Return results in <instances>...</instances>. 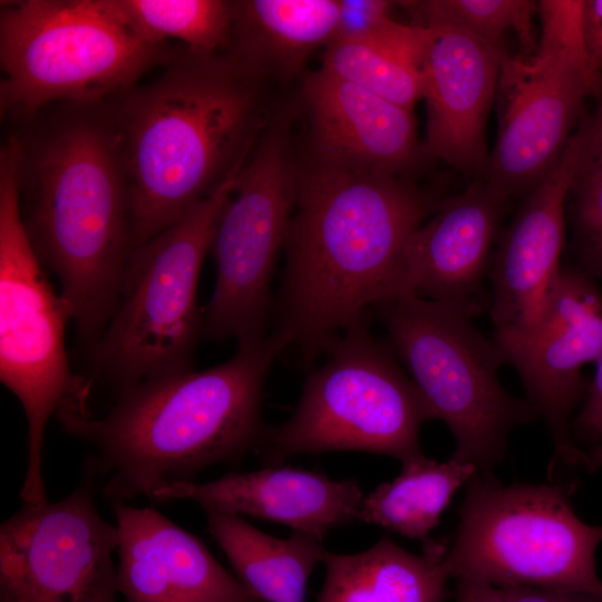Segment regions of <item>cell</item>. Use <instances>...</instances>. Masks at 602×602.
Returning <instances> with one entry per match:
<instances>
[{
    "instance_id": "obj_1",
    "label": "cell",
    "mask_w": 602,
    "mask_h": 602,
    "mask_svg": "<svg viewBox=\"0 0 602 602\" xmlns=\"http://www.w3.org/2000/svg\"><path fill=\"white\" fill-rule=\"evenodd\" d=\"M440 201L395 173L317 158L299 169L271 331L303 365L405 287L404 247Z\"/></svg>"
},
{
    "instance_id": "obj_2",
    "label": "cell",
    "mask_w": 602,
    "mask_h": 602,
    "mask_svg": "<svg viewBox=\"0 0 602 602\" xmlns=\"http://www.w3.org/2000/svg\"><path fill=\"white\" fill-rule=\"evenodd\" d=\"M263 81L227 51L183 49L157 78L104 104L127 177L135 247L243 167L263 128Z\"/></svg>"
},
{
    "instance_id": "obj_3",
    "label": "cell",
    "mask_w": 602,
    "mask_h": 602,
    "mask_svg": "<svg viewBox=\"0 0 602 602\" xmlns=\"http://www.w3.org/2000/svg\"><path fill=\"white\" fill-rule=\"evenodd\" d=\"M69 105L32 139L19 137V205L31 246L58 279L78 339L90 350L115 311L134 224L105 106Z\"/></svg>"
},
{
    "instance_id": "obj_4",
    "label": "cell",
    "mask_w": 602,
    "mask_h": 602,
    "mask_svg": "<svg viewBox=\"0 0 602 602\" xmlns=\"http://www.w3.org/2000/svg\"><path fill=\"white\" fill-rule=\"evenodd\" d=\"M282 352L272 332L239 341L221 365L142 381L120 392L104 417L62 427L94 445L93 465L108 476L104 494L111 503L152 499L162 487L255 450L266 427L263 387Z\"/></svg>"
},
{
    "instance_id": "obj_5",
    "label": "cell",
    "mask_w": 602,
    "mask_h": 602,
    "mask_svg": "<svg viewBox=\"0 0 602 602\" xmlns=\"http://www.w3.org/2000/svg\"><path fill=\"white\" fill-rule=\"evenodd\" d=\"M21 145L17 135L0 149V380L20 401L28 424L25 505L42 506L45 429L90 417L91 381L75 373L65 348L71 310L48 279L26 233L19 205Z\"/></svg>"
},
{
    "instance_id": "obj_6",
    "label": "cell",
    "mask_w": 602,
    "mask_h": 602,
    "mask_svg": "<svg viewBox=\"0 0 602 602\" xmlns=\"http://www.w3.org/2000/svg\"><path fill=\"white\" fill-rule=\"evenodd\" d=\"M386 342L402 363L434 419L452 431L450 458L489 476L506 453L509 433L537 418L533 406L502 386L506 363L495 343L474 324L479 310L424 299L405 291L373 309Z\"/></svg>"
},
{
    "instance_id": "obj_7",
    "label": "cell",
    "mask_w": 602,
    "mask_h": 602,
    "mask_svg": "<svg viewBox=\"0 0 602 602\" xmlns=\"http://www.w3.org/2000/svg\"><path fill=\"white\" fill-rule=\"evenodd\" d=\"M241 169L130 253L115 311L90 349L95 377L118 395L142 381L193 369L203 333L200 272Z\"/></svg>"
},
{
    "instance_id": "obj_8",
    "label": "cell",
    "mask_w": 602,
    "mask_h": 602,
    "mask_svg": "<svg viewBox=\"0 0 602 602\" xmlns=\"http://www.w3.org/2000/svg\"><path fill=\"white\" fill-rule=\"evenodd\" d=\"M181 51L143 42L96 0L1 1V116L104 103Z\"/></svg>"
},
{
    "instance_id": "obj_9",
    "label": "cell",
    "mask_w": 602,
    "mask_h": 602,
    "mask_svg": "<svg viewBox=\"0 0 602 602\" xmlns=\"http://www.w3.org/2000/svg\"><path fill=\"white\" fill-rule=\"evenodd\" d=\"M310 371L292 416L265 427L254 450L266 466L297 455L366 452L401 465L424 456L423 424L434 415L369 317L344 330Z\"/></svg>"
},
{
    "instance_id": "obj_10",
    "label": "cell",
    "mask_w": 602,
    "mask_h": 602,
    "mask_svg": "<svg viewBox=\"0 0 602 602\" xmlns=\"http://www.w3.org/2000/svg\"><path fill=\"white\" fill-rule=\"evenodd\" d=\"M562 484L502 486L478 472L466 484L445 564L454 580L534 586L602 600L595 551L602 526L574 513Z\"/></svg>"
},
{
    "instance_id": "obj_11",
    "label": "cell",
    "mask_w": 602,
    "mask_h": 602,
    "mask_svg": "<svg viewBox=\"0 0 602 602\" xmlns=\"http://www.w3.org/2000/svg\"><path fill=\"white\" fill-rule=\"evenodd\" d=\"M282 120L262 135L219 217L210 247L215 287L203 309L202 337L208 340L239 342L269 333L271 283L294 211L300 169Z\"/></svg>"
},
{
    "instance_id": "obj_12",
    "label": "cell",
    "mask_w": 602,
    "mask_h": 602,
    "mask_svg": "<svg viewBox=\"0 0 602 602\" xmlns=\"http://www.w3.org/2000/svg\"><path fill=\"white\" fill-rule=\"evenodd\" d=\"M64 499L25 505L0 527V602H116L117 525L95 504L89 466Z\"/></svg>"
},
{
    "instance_id": "obj_13",
    "label": "cell",
    "mask_w": 602,
    "mask_h": 602,
    "mask_svg": "<svg viewBox=\"0 0 602 602\" xmlns=\"http://www.w3.org/2000/svg\"><path fill=\"white\" fill-rule=\"evenodd\" d=\"M501 110L486 183L507 196L531 192L556 165L585 99L602 93V75L577 58L528 61L501 56Z\"/></svg>"
},
{
    "instance_id": "obj_14",
    "label": "cell",
    "mask_w": 602,
    "mask_h": 602,
    "mask_svg": "<svg viewBox=\"0 0 602 602\" xmlns=\"http://www.w3.org/2000/svg\"><path fill=\"white\" fill-rule=\"evenodd\" d=\"M494 341L546 423L554 460L583 463L584 453L570 435V416L584 392L582 367L602 352V293L592 276L562 266L538 320Z\"/></svg>"
},
{
    "instance_id": "obj_15",
    "label": "cell",
    "mask_w": 602,
    "mask_h": 602,
    "mask_svg": "<svg viewBox=\"0 0 602 602\" xmlns=\"http://www.w3.org/2000/svg\"><path fill=\"white\" fill-rule=\"evenodd\" d=\"M583 156L579 126L556 165L527 194L502 235L488 272L495 337L525 331L544 311L562 269L565 204Z\"/></svg>"
},
{
    "instance_id": "obj_16",
    "label": "cell",
    "mask_w": 602,
    "mask_h": 602,
    "mask_svg": "<svg viewBox=\"0 0 602 602\" xmlns=\"http://www.w3.org/2000/svg\"><path fill=\"white\" fill-rule=\"evenodd\" d=\"M424 28L420 71L427 106L425 154L460 171L479 168L487 162L485 122L505 49L455 27Z\"/></svg>"
},
{
    "instance_id": "obj_17",
    "label": "cell",
    "mask_w": 602,
    "mask_h": 602,
    "mask_svg": "<svg viewBox=\"0 0 602 602\" xmlns=\"http://www.w3.org/2000/svg\"><path fill=\"white\" fill-rule=\"evenodd\" d=\"M508 197L478 182L440 201L434 215L412 232L404 247L406 290L480 312L489 307L483 283Z\"/></svg>"
},
{
    "instance_id": "obj_18",
    "label": "cell",
    "mask_w": 602,
    "mask_h": 602,
    "mask_svg": "<svg viewBox=\"0 0 602 602\" xmlns=\"http://www.w3.org/2000/svg\"><path fill=\"white\" fill-rule=\"evenodd\" d=\"M119 593L126 602H262L204 543L157 511L113 502Z\"/></svg>"
},
{
    "instance_id": "obj_19",
    "label": "cell",
    "mask_w": 602,
    "mask_h": 602,
    "mask_svg": "<svg viewBox=\"0 0 602 602\" xmlns=\"http://www.w3.org/2000/svg\"><path fill=\"white\" fill-rule=\"evenodd\" d=\"M363 496L355 480L280 465L206 483L175 482L156 491L152 499H190L204 511L266 520L323 540L331 530L357 520Z\"/></svg>"
},
{
    "instance_id": "obj_20",
    "label": "cell",
    "mask_w": 602,
    "mask_h": 602,
    "mask_svg": "<svg viewBox=\"0 0 602 602\" xmlns=\"http://www.w3.org/2000/svg\"><path fill=\"white\" fill-rule=\"evenodd\" d=\"M303 100L321 161L397 173L419 155L412 110L320 68Z\"/></svg>"
},
{
    "instance_id": "obj_21",
    "label": "cell",
    "mask_w": 602,
    "mask_h": 602,
    "mask_svg": "<svg viewBox=\"0 0 602 602\" xmlns=\"http://www.w3.org/2000/svg\"><path fill=\"white\" fill-rule=\"evenodd\" d=\"M227 52L262 79L298 74L336 37L339 0L231 1Z\"/></svg>"
},
{
    "instance_id": "obj_22",
    "label": "cell",
    "mask_w": 602,
    "mask_h": 602,
    "mask_svg": "<svg viewBox=\"0 0 602 602\" xmlns=\"http://www.w3.org/2000/svg\"><path fill=\"white\" fill-rule=\"evenodd\" d=\"M446 546L429 541L414 554L388 536L353 554L327 552L317 602H445L452 579Z\"/></svg>"
},
{
    "instance_id": "obj_23",
    "label": "cell",
    "mask_w": 602,
    "mask_h": 602,
    "mask_svg": "<svg viewBox=\"0 0 602 602\" xmlns=\"http://www.w3.org/2000/svg\"><path fill=\"white\" fill-rule=\"evenodd\" d=\"M211 535L224 552L239 581L262 602H305L307 584L327 550L317 536L293 531L279 538L242 516L205 511Z\"/></svg>"
},
{
    "instance_id": "obj_24",
    "label": "cell",
    "mask_w": 602,
    "mask_h": 602,
    "mask_svg": "<svg viewBox=\"0 0 602 602\" xmlns=\"http://www.w3.org/2000/svg\"><path fill=\"white\" fill-rule=\"evenodd\" d=\"M477 473L469 463L425 455L401 465L400 474L378 485L359 504L357 521L377 525L405 537L429 542L440 515L454 494Z\"/></svg>"
},
{
    "instance_id": "obj_25",
    "label": "cell",
    "mask_w": 602,
    "mask_h": 602,
    "mask_svg": "<svg viewBox=\"0 0 602 602\" xmlns=\"http://www.w3.org/2000/svg\"><path fill=\"white\" fill-rule=\"evenodd\" d=\"M98 7L145 43L178 39L201 55L226 51L231 40V1L96 0Z\"/></svg>"
},
{
    "instance_id": "obj_26",
    "label": "cell",
    "mask_w": 602,
    "mask_h": 602,
    "mask_svg": "<svg viewBox=\"0 0 602 602\" xmlns=\"http://www.w3.org/2000/svg\"><path fill=\"white\" fill-rule=\"evenodd\" d=\"M329 74L412 110L424 98L420 69L398 55L358 39H333L323 54Z\"/></svg>"
},
{
    "instance_id": "obj_27",
    "label": "cell",
    "mask_w": 602,
    "mask_h": 602,
    "mask_svg": "<svg viewBox=\"0 0 602 602\" xmlns=\"http://www.w3.org/2000/svg\"><path fill=\"white\" fill-rule=\"evenodd\" d=\"M400 4L410 8L420 18L417 26H450L485 42L504 49L503 36L514 29L521 45L520 60H531L537 45L533 36L532 13L536 2L527 0H430L407 1Z\"/></svg>"
},
{
    "instance_id": "obj_28",
    "label": "cell",
    "mask_w": 602,
    "mask_h": 602,
    "mask_svg": "<svg viewBox=\"0 0 602 602\" xmlns=\"http://www.w3.org/2000/svg\"><path fill=\"white\" fill-rule=\"evenodd\" d=\"M570 194L581 259L586 270L602 280V159L590 157L585 146Z\"/></svg>"
},
{
    "instance_id": "obj_29",
    "label": "cell",
    "mask_w": 602,
    "mask_h": 602,
    "mask_svg": "<svg viewBox=\"0 0 602 602\" xmlns=\"http://www.w3.org/2000/svg\"><path fill=\"white\" fill-rule=\"evenodd\" d=\"M395 2L386 0H339L336 37L365 39L386 19Z\"/></svg>"
},
{
    "instance_id": "obj_30",
    "label": "cell",
    "mask_w": 602,
    "mask_h": 602,
    "mask_svg": "<svg viewBox=\"0 0 602 602\" xmlns=\"http://www.w3.org/2000/svg\"><path fill=\"white\" fill-rule=\"evenodd\" d=\"M576 436L584 441L602 439V352L595 360V372L585 402L574 423Z\"/></svg>"
},
{
    "instance_id": "obj_31",
    "label": "cell",
    "mask_w": 602,
    "mask_h": 602,
    "mask_svg": "<svg viewBox=\"0 0 602 602\" xmlns=\"http://www.w3.org/2000/svg\"><path fill=\"white\" fill-rule=\"evenodd\" d=\"M581 25L590 65L602 75V0H582Z\"/></svg>"
},
{
    "instance_id": "obj_32",
    "label": "cell",
    "mask_w": 602,
    "mask_h": 602,
    "mask_svg": "<svg viewBox=\"0 0 602 602\" xmlns=\"http://www.w3.org/2000/svg\"><path fill=\"white\" fill-rule=\"evenodd\" d=\"M506 602H593V596L534 586L501 588Z\"/></svg>"
},
{
    "instance_id": "obj_33",
    "label": "cell",
    "mask_w": 602,
    "mask_h": 602,
    "mask_svg": "<svg viewBox=\"0 0 602 602\" xmlns=\"http://www.w3.org/2000/svg\"><path fill=\"white\" fill-rule=\"evenodd\" d=\"M456 602H506L501 588L473 580H456Z\"/></svg>"
},
{
    "instance_id": "obj_34",
    "label": "cell",
    "mask_w": 602,
    "mask_h": 602,
    "mask_svg": "<svg viewBox=\"0 0 602 602\" xmlns=\"http://www.w3.org/2000/svg\"><path fill=\"white\" fill-rule=\"evenodd\" d=\"M595 113L583 119L580 127L584 136L585 152L590 157L602 159V93Z\"/></svg>"
},
{
    "instance_id": "obj_35",
    "label": "cell",
    "mask_w": 602,
    "mask_h": 602,
    "mask_svg": "<svg viewBox=\"0 0 602 602\" xmlns=\"http://www.w3.org/2000/svg\"><path fill=\"white\" fill-rule=\"evenodd\" d=\"M583 464L590 470L602 468V445L594 446L589 453L584 454Z\"/></svg>"
}]
</instances>
